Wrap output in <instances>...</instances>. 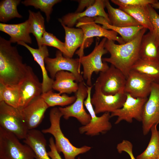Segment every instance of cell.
<instances>
[{"label":"cell","mask_w":159,"mask_h":159,"mask_svg":"<svg viewBox=\"0 0 159 159\" xmlns=\"http://www.w3.org/2000/svg\"><path fill=\"white\" fill-rule=\"evenodd\" d=\"M30 66L23 62L16 47L0 37V83L17 86L26 77Z\"/></svg>","instance_id":"1"},{"label":"cell","mask_w":159,"mask_h":159,"mask_svg":"<svg viewBox=\"0 0 159 159\" xmlns=\"http://www.w3.org/2000/svg\"><path fill=\"white\" fill-rule=\"evenodd\" d=\"M147 29L143 28L133 39L124 44H116L114 41L107 39L105 47L110 56L102 58V61L120 70L127 79L131 67L139 59L141 41Z\"/></svg>","instance_id":"2"},{"label":"cell","mask_w":159,"mask_h":159,"mask_svg":"<svg viewBox=\"0 0 159 159\" xmlns=\"http://www.w3.org/2000/svg\"><path fill=\"white\" fill-rule=\"evenodd\" d=\"M63 116L59 108L53 107L49 112L50 127L42 130L43 133L52 135L54 138L55 145L59 153H62L64 159H75V157L80 154L89 151L91 147L85 145L77 148L73 145L64 135L60 126V121Z\"/></svg>","instance_id":"3"},{"label":"cell","mask_w":159,"mask_h":159,"mask_svg":"<svg viewBox=\"0 0 159 159\" xmlns=\"http://www.w3.org/2000/svg\"><path fill=\"white\" fill-rule=\"evenodd\" d=\"M0 127V159H36L31 148Z\"/></svg>","instance_id":"4"},{"label":"cell","mask_w":159,"mask_h":159,"mask_svg":"<svg viewBox=\"0 0 159 159\" xmlns=\"http://www.w3.org/2000/svg\"><path fill=\"white\" fill-rule=\"evenodd\" d=\"M107 39L103 37L99 43V39H97L92 52L87 55L79 58L83 67V77L86 81L88 86H92L91 78L93 72L97 74L99 72H104L109 67L107 62H103L102 58L103 55L108 52L105 47Z\"/></svg>","instance_id":"5"},{"label":"cell","mask_w":159,"mask_h":159,"mask_svg":"<svg viewBox=\"0 0 159 159\" xmlns=\"http://www.w3.org/2000/svg\"><path fill=\"white\" fill-rule=\"evenodd\" d=\"M0 127L12 133L19 139H24L28 130L21 110L0 102Z\"/></svg>","instance_id":"6"},{"label":"cell","mask_w":159,"mask_h":159,"mask_svg":"<svg viewBox=\"0 0 159 159\" xmlns=\"http://www.w3.org/2000/svg\"><path fill=\"white\" fill-rule=\"evenodd\" d=\"M92 87V86H87V96L84 102V105L91 116V119L89 123L80 127L79 129L80 134L84 133L92 136L98 135L100 133H105L112 127L110 121L111 118L110 112H105L101 116L98 117L95 112L91 102Z\"/></svg>","instance_id":"7"},{"label":"cell","mask_w":159,"mask_h":159,"mask_svg":"<svg viewBox=\"0 0 159 159\" xmlns=\"http://www.w3.org/2000/svg\"><path fill=\"white\" fill-rule=\"evenodd\" d=\"M55 56L54 58L47 57L44 60L46 69L51 78L54 80L58 72L64 71L73 73L76 78V82L84 81L80 72V64L79 58L74 59L64 57L59 50L56 51Z\"/></svg>","instance_id":"8"},{"label":"cell","mask_w":159,"mask_h":159,"mask_svg":"<svg viewBox=\"0 0 159 159\" xmlns=\"http://www.w3.org/2000/svg\"><path fill=\"white\" fill-rule=\"evenodd\" d=\"M77 27L81 29L84 34L83 44L76 53L79 56L83 55V49L85 43L88 39L94 37L106 38L107 39L116 41L120 44L125 43L121 37L117 36L118 34L112 30L105 29L98 25L94 21L93 18L84 17L79 19L76 24Z\"/></svg>","instance_id":"9"},{"label":"cell","mask_w":159,"mask_h":159,"mask_svg":"<svg viewBox=\"0 0 159 159\" xmlns=\"http://www.w3.org/2000/svg\"><path fill=\"white\" fill-rule=\"evenodd\" d=\"M125 92L113 95H107L101 91L98 83L95 84V92L91 98V102L95 114L111 112L122 107L126 99Z\"/></svg>","instance_id":"10"},{"label":"cell","mask_w":159,"mask_h":159,"mask_svg":"<svg viewBox=\"0 0 159 159\" xmlns=\"http://www.w3.org/2000/svg\"><path fill=\"white\" fill-rule=\"evenodd\" d=\"M126 80L122 72L111 64L106 71L100 73L96 81L104 94L113 95L124 92Z\"/></svg>","instance_id":"11"},{"label":"cell","mask_w":159,"mask_h":159,"mask_svg":"<svg viewBox=\"0 0 159 159\" xmlns=\"http://www.w3.org/2000/svg\"><path fill=\"white\" fill-rule=\"evenodd\" d=\"M78 85V89L75 93V101L69 106L58 108L64 119L68 120L70 117H73L85 125L89 123L91 119L90 115L87 113L84 107L85 100L88 94L87 86L84 81L79 83Z\"/></svg>","instance_id":"12"},{"label":"cell","mask_w":159,"mask_h":159,"mask_svg":"<svg viewBox=\"0 0 159 159\" xmlns=\"http://www.w3.org/2000/svg\"><path fill=\"white\" fill-rule=\"evenodd\" d=\"M142 130L147 135L154 125L159 124V84L153 82L149 97L143 106Z\"/></svg>","instance_id":"13"},{"label":"cell","mask_w":159,"mask_h":159,"mask_svg":"<svg viewBox=\"0 0 159 159\" xmlns=\"http://www.w3.org/2000/svg\"><path fill=\"white\" fill-rule=\"evenodd\" d=\"M126 94V99L122 107L111 112V117H117L115 124L123 120L131 123L133 119L142 122L143 106L148 98H135Z\"/></svg>","instance_id":"14"},{"label":"cell","mask_w":159,"mask_h":159,"mask_svg":"<svg viewBox=\"0 0 159 159\" xmlns=\"http://www.w3.org/2000/svg\"><path fill=\"white\" fill-rule=\"evenodd\" d=\"M20 100L19 108L25 107L33 99L42 94V82H39L32 68L30 67L27 74L18 85Z\"/></svg>","instance_id":"15"},{"label":"cell","mask_w":159,"mask_h":159,"mask_svg":"<svg viewBox=\"0 0 159 159\" xmlns=\"http://www.w3.org/2000/svg\"><path fill=\"white\" fill-rule=\"evenodd\" d=\"M153 82L149 77L131 70L126 79L124 92L134 98H148Z\"/></svg>","instance_id":"16"},{"label":"cell","mask_w":159,"mask_h":159,"mask_svg":"<svg viewBox=\"0 0 159 159\" xmlns=\"http://www.w3.org/2000/svg\"><path fill=\"white\" fill-rule=\"evenodd\" d=\"M49 107L40 96L34 98L25 107L20 109L28 130L35 129L40 125Z\"/></svg>","instance_id":"17"},{"label":"cell","mask_w":159,"mask_h":159,"mask_svg":"<svg viewBox=\"0 0 159 159\" xmlns=\"http://www.w3.org/2000/svg\"><path fill=\"white\" fill-rule=\"evenodd\" d=\"M105 0H96L94 4L87 8L85 10L80 12L68 13L58 20L61 24L72 27L81 18L99 16L104 17L110 24L108 15L105 12Z\"/></svg>","instance_id":"18"},{"label":"cell","mask_w":159,"mask_h":159,"mask_svg":"<svg viewBox=\"0 0 159 159\" xmlns=\"http://www.w3.org/2000/svg\"><path fill=\"white\" fill-rule=\"evenodd\" d=\"M17 44L25 47L32 54L35 61L39 65L42 74V93L52 90L54 80L49 76L46 68L44 61L45 58L49 56V50L47 46L42 45L40 48L35 49L22 42H18Z\"/></svg>","instance_id":"19"},{"label":"cell","mask_w":159,"mask_h":159,"mask_svg":"<svg viewBox=\"0 0 159 159\" xmlns=\"http://www.w3.org/2000/svg\"><path fill=\"white\" fill-rule=\"evenodd\" d=\"M0 31L10 36L9 41L11 43L20 42L30 44L32 43L30 35V24L28 19L17 24L0 23Z\"/></svg>","instance_id":"20"},{"label":"cell","mask_w":159,"mask_h":159,"mask_svg":"<svg viewBox=\"0 0 159 159\" xmlns=\"http://www.w3.org/2000/svg\"><path fill=\"white\" fill-rule=\"evenodd\" d=\"M43 134L35 129L29 130L23 140V142L33 150L36 159H51L46 150L47 140Z\"/></svg>","instance_id":"21"},{"label":"cell","mask_w":159,"mask_h":159,"mask_svg":"<svg viewBox=\"0 0 159 159\" xmlns=\"http://www.w3.org/2000/svg\"><path fill=\"white\" fill-rule=\"evenodd\" d=\"M52 89L58 91L60 94H71L76 93L79 88L76 78L72 73L67 71L58 72L55 76Z\"/></svg>","instance_id":"22"},{"label":"cell","mask_w":159,"mask_h":159,"mask_svg":"<svg viewBox=\"0 0 159 159\" xmlns=\"http://www.w3.org/2000/svg\"><path fill=\"white\" fill-rule=\"evenodd\" d=\"M111 25L119 27L141 26L134 19L119 8L113 7L109 0H105Z\"/></svg>","instance_id":"23"},{"label":"cell","mask_w":159,"mask_h":159,"mask_svg":"<svg viewBox=\"0 0 159 159\" xmlns=\"http://www.w3.org/2000/svg\"><path fill=\"white\" fill-rule=\"evenodd\" d=\"M65 33V48L68 52L70 58H72L76 49L83 45L84 34L81 28L68 27L61 24Z\"/></svg>","instance_id":"24"},{"label":"cell","mask_w":159,"mask_h":159,"mask_svg":"<svg viewBox=\"0 0 159 159\" xmlns=\"http://www.w3.org/2000/svg\"><path fill=\"white\" fill-rule=\"evenodd\" d=\"M139 59L146 61H159V47L157 45L151 32L144 34L141 42Z\"/></svg>","instance_id":"25"},{"label":"cell","mask_w":159,"mask_h":159,"mask_svg":"<svg viewBox=\"0 0 159 159\" xmlns=\"http://www.w3.org/2000/svg\"><path fill=\"white\" fill-rule=\"evenodd\" d=\"M93 18L95 22L102 25V27L104 28L107 30L110 29L119 34L125 43L133 39L139 32L144 28L142 26L117 27L109 24L103 17L98 16Z\"/></svg>","instance_id":"26"},{"label":"cell","mask_w":159,"mask_h":159,"mask_svg":"<svg viewBox=\"0 0 159 159\" xmlns=\"http://www.w3.org/2000/svg\"><path fill=\"white\" fill-rule=\"evenodd\" d=\"M131 70L145 75L159 84V61H150L139 59L133 65Z\"/></svg>","instance_id":"27"},{"label":"cell","mask_w":159,"mask_h":159,"mask_svg":"<svg viewBox=\"0 0 159 159\" xmlns=\"http://www.w3.org/2000/svg\"><path fill=\"white\" fill-rule=\"evenodd\" d=\"M28 20L30 24V32L35 37L38 48H41L42 39L44 32L46 31L44 24L45 20L40 11L33 12L28 10Z\"/></svg>","instance_id":"28"},{"label":"cell","mask_w":159,"mask_h":159,"mask_svg":"<svg viewBox=\"0 0 159 159\" xmlns=\"http://www.w3.org/2000/svg\"><path fill=\"white\" fill-rule=\"evenodd\" d=\"M158 125L151 128V136L148 145L144 152L138 155L136 159H157L159 155V131Z\"/></svg>","instance_id":"29"},{"label":"cell","mask_w":159,"mask_h":159,"mask_svg":"<svg viewBox=\"0 0 159 159\" xmlns=\"http://www.w3.org/2000/svg\"><path fill=\"white\" fill-rule=\"evenodd\" d=\"M20 0H2L0 2V21L2 23L17 18H22L18 11L17 7Z\"/></svg>","instance_id":"30"},{"label":"cell","mask_w":159,"mask_h":159,"mask_svg":"<svg viewBox=\"0 0 159 159\" xmlns=\"http://www.w3.org/2000/svg\"><path fill=\"white\" fill-rule=\"evenodd\" d=\"M134 19L141 26L151 32L152 25L150 21L145 6H127L119 7Z\"/></svg>","instance_id":"31"},{"label":"cell","mask_w":159,"mask_h":159,"mask_svg":"<svg viewBox=\"0 0 159 159\" xmlns=\"http://www.w3.org/2000/svg\"><path fill=\"white\" fill-rule=\"evenodd\" d=\"M41 96L49 107L70 105L76 99L75 95L69 96L66 94L61 95L59 93L54 92L52 90L42 93Z\"/></svg>","instance_id":"32"},{"label":"cell","mask_w":159,"mask_h":159,"mask_svg":"<svg viewBox=\"0 0 159 159\" xmlns=\"http://www.w3.org/2000/svg\"><path fill=\"white\" fill-rule=\"evenodd\" d=\"M19 100L18 86H10L0 83V102L3 101L12 107L19 108Z\"/></svg>","instance_id":"33"},{"label":"cell","mask_w":159,"mask_h":159,"mask_svg":"<svg viewBox=\"0 0 159 159\" xmlns=\"http://www.w3.org/2000/svg\"><path fill=\"white\" fill-rule=\"evenodd\" d=\"M61 1L60 0H25L21 1V3L26 6H32L44 12L46 21L48 23L50 19L53 6Z\"/></svg>","instance_id":"34"},{"label":"cell","mask_w":159,"mask_h":159,"mask_svg":"<svg viewBox=\"0 0 159 159\" xmlns=\"http://www.w3.org/2000/svg\"><path fill=\"white\" fill-rule=\"evenodd\" d=\"M41 44L42 46L45 45L56 48L62 52L64 56L70 57L69 54L65 48L64 43L61 42L52 33L46 31L42 36Z\"/></svg>","instance_id":"35"},{"label":"cell","mask_w":159,"mask_h":159,"mask_svg":"<svg viewBox=\"0 0 159 159\" xmlns=\"http://www.w3.org/2000/svg\"><path fill=\"white\" fill-rule=\"evenodd\" d=\"M153 27L150 32L158 47H159V15L150 4L145 6Z\"/></svg>","instance_id":"36"},{"label":"cell","mask_w":159,"mask_h":159,"mask_svg":"<svg viewBox=\"0 0 159 159\" xmlns=\"http://www.w3.org/2000/svg\"><path fill=\"white\" fill-rule=\"evenodd\" d=\"M111 1L119 7L145 6L148 4L152 5L158 1L157 0H111Z\"/></svg>","instance_id":"37"},{"label":"cell","mask_w":159,"mask_h":159,"mask_svg":"<svg viewBox=\"0 0 159 159\" xmlns=\"http://www.w3.org/2000/svg\"><path fill=\"white\" fill-rule=\"evenodd\" d=\"M117 149L118 152L121 153L123 152L127 153L131 159H136L134 157L132 151L133 145L132 143L127 140H123L117 144Z\"/></svg>","instance_id":"38"},{"label":"cell","mask_w":159,"mask_h":159,"mask_svg":"<svg viewBox=\"0 0 159 159\" xmlns=\"http://www.w3.org/2000/svg\"><path fill=\"white\" fill-rule=\"evenodd\" d=\"M49 141V146L50 150L48 152V155L51 159H62L60 154L58 153L56 149L53 138L51 137Z\"/></svg>","instance_id":"39"},{"label":"cell","mask_w":159,"mask_h":159,"mask_svg":"<svg viewBox=\"0 0 159 159\" xmlns=\"http://www.w3.org/2000/svg\"><path fill=\"white\" fill-rule=\"evenodd\" d=\"M79 6L75 12H80L82 11L85 7L87 8L94 4L95 0H78Z\"/></svg>","instance_id":"40"},{"label":"cell","mask_w":159,"mask_h":159,"mask_svg":"<svg viewBox=\"0 0 159 159\" xmlns=\"http://www.w3.org/2000/svg\"><path fill=\"white\" fill-rule=\"evenodd\" d=\"M152 6L154 9H159V1L151 5Z\"/></svg>","instance_id":"41"},{"label":"cell","mask_w":159,"mask_h":159,"mask_svg":"<svg viewBox=\"0 0 159 159\" xmlns=\"http://www.w3.org/2000/svg\"><path fill=\"white\" fill-rule=\"evenodd\" d=\"M157 159H159V156H158V158H157Z\"/></svg>","instance_id":"42"},{"label":"cell","mask_w":159,"mask_h":159,"mask_svg":"<svg viewBox=\"0 0 159 159\" xmlns=\"http://www.w3.org/2000/svg\"><path fill=\"white\" fill-rule=\"evenodd\" d=\"M77 159H81L80 158H78Z\"/></svg>","instance_id":"43"},{"label":"cell","mask_w":159,"mask_h":159,"mask_svg":"<svg viewBox=\"0 0 159 159\" xmlns=\"http://www.w3.org/2000/svg\"></svg>","instance_id":"44"}]
</instances>
